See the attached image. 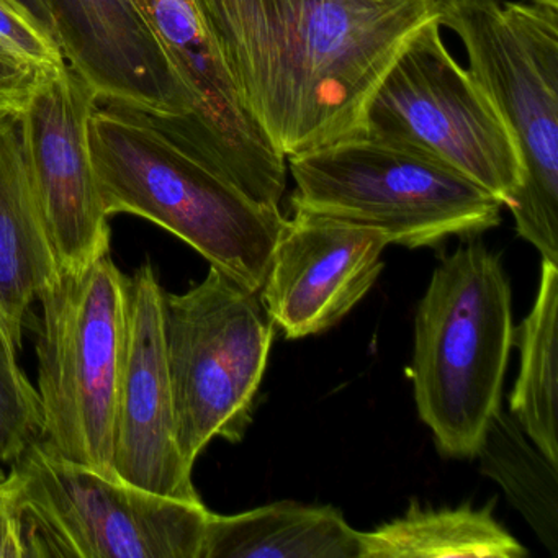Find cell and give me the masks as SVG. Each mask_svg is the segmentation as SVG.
I'll return each mask as SVG.
<instances>
[{"label":"cell","instance_id":"6da1fadb","mask_svg":"<svg viewBox=\"0 0 558 558\" xmlns=\"http://www.w3.org/2000/svg\"><path fill=\"white\" fill-rule=\"evenodd\" d=\"M246 109L283 156L361 135L380 81L447 0H195Z\"/></svg>","mask_w":558,"mask_h":558},{"label":"cell","instance_id":"7a4b0ae2","mask_svg":"<svg viewBox=\"0 0 558 558\" xmlns=\"http://www.w3.org/2000/svg\"><path fill=\"white\" fill-rule=\"evenodd\" d=\"M89 146L109 217L153 221L260 292L287 218L225 174L185 116L109 104L90 119Z\"/></svg>","mask_w":558,"mask_h":558},{"label":"cell","instance_id":"3957f363","mask_svg":"<svg viewBox=\"0 0 558 558\" xmlns=\"http://www.w3.org/2000/svg\"><path fill=\"white\" fill-rule=\"evenodd\" d=\"M512 345L511 286L501 259L483 243L460 246L434 270L414 319V400L444 456L476 457L501 410Z\"/></svg>","mask_w":558,"mask_h":558},{"label":"cell","instance_id":"277c9868","mask_svg":"<svg viewBox=\"0 0 558 558\" xmlns=\"http://www.w3.org/2000/svg\"><path fill=\"white\" fill-rule=\"evenodd\" d=\"M439 25L459 35L470 74L518 145L524 181L508 207L515 231L558 266V9L447 0Z\"/></svg>","mask_w":558,"mask_h":558},{"label":"cell","instance_id":"5b68a950","mask_svg":"<svg viewBox=\"0 0 558 558\" xmlns=\"http://www.w3.org/2000/svg\"><path fill=\"white\" fill-rule=\"evenodd\" d=\"M287 169L293 210L380 231L410 250L478 236L501 221V202L465 175L365 133L289 156Z\"/></svg>","mask_w":558,"mask_h":558},{"label":"cell","instance_id":"8992f818","mask_svg":"<svg viewBox=\"0 0 558 558\" xmlns=\"http://www.w3.org/2000/svg\"><path fill=\"white\" fill-rule=\"evenodd\" d=\"M129 276L110 253L58 272L38 296L41 436L60 456L117 476L112 424L125 341Z\"/></svg>","mask_w":558,"mask_h":558},{"label":"cell","instance_id":"52a82bcc","mask_svg":"<svg viewBox=\"0 0 558 558\" xmlns=\"http://www.w3.org/2000/svg\"><path fill=\"white\" fill-rule=\"evenodd\" d=\"M162 316L179 447L194 466L215 437L240 442L246 434L274 322L260 292L214 266L187 292H165Z\"/></svg>","mask_w":558,"mask_h":558},{"label":"cell","instance_id":"ba28073f","mask_svg":"<svg viewBox=\"0 0 558 558\" xmlns=\"http://www.w3.org/2000/svg\"><path fill=\"white\" fill-rule=\"evenodd\" d=\"M37 558H202L210 511L73 462L38 439L11 463Z\"/></svg>","mask_w":558,"mask_h":558},{"label":"cell","instance_id":"9c48e42d","mask_svg":"<svg viewBox=\"0 0 558 558\" xmlns=\"http://www.w3.org/2000/svg\"><path fill=\"white\" fill-rule=\"evenodd\" d=\"M365 135L465 175L509 207L524 181L514 136L485 90L447 51L439 21L398 54L365 112Z\"/></svg>","mask_w":558,"mask_h":558},{"label":"cell","instance_id":"30bf717a","mask_svg":"<svg viewBox=\"0 0 558 558\" xmlns=\"http://www.w3.org/2000/svg\"><path fill=\"white\" fill-rule=\"evenodd\" d=\"M97 100L66 63L41 83L22 112L32 187L60 272L81 270L110 253V217L89 146Z\"/></svg>","mask_w":558,"mask_h":558},{"label":"cell","instance_id":"8fae6325","mask_svg":"<svg viewBox=\"0 0 558 558\" xmlns=\"http://www.w3.org/2000/svg\"><path fill=\"white\" fill-rule=\"evenodd\" d=\"M165 289L151 264L129 277L125 341L112 424L113 472L156 495L201 502L182 456L166 355Z\"/></svg>","mask_w":558,"mask_h":558},{"label":"cell","instance_id":"7c38bea8","mask_svg":"<svg viewBox=\"0 0 558 558\" xmlns=\"http://www.w3.org/2000/svg\"><path fill=\"white\" fill-rule=\"evenodd\" d=\"M388 244L380 231L293 210L260 289L274 325L289 339L338 325L374 287Z\"/></svg>","mask_w":558,"mask_h":558},{"label":"cell","instance_id":"4fadbf2b","mask_svg":"<svg viewBox=\"0 0 558 558\" xmlns=\"http://www.w3.org/2000/svg\"><path fill=\"white\" fill-rule=\"evenodd\" d=\"M66 63L97 99L162 116L194 100L140 0H47Z\"/></svg>","mask_w":558,"mask_h":558},{"label":"cell","instance_id":"5bb4252c","mask_svg":"<svg viewBox=\"0 0 558 558\" xmlns=\"http://www.w3.org/2000/svg\"><path fill=\"white\" fill-rule=\"evenodd\" d=\"M58 272L32 187L22 113L0 117V322L19 351L28 313Z\"/></svg>","mask_w":558,"mask_h":558},{"label":"cell","instance_id":"9a60e30c","mask_svg":"<svg viewBox=\"0 0 558 558\" xmlns=\"http://www.w3.org/2000/svg\"><path fill=\"white\" fill-rule=\"evenodd\" d=\"M202 558H361V531L332 506L280 501L211 514Z\"/></svg>","mask_w":558,"mask_h":558},{"label":"cell","instance_id":"2e32d148","mask_svg":"<svg viewBox=\"0 0 558 558\" xmlns=\"http://www.w3.org/2000/svg\"><path fill=\"white\" fill-rule=\"evenodd\" d=\"M527 550L485 508H421L361 532V558H524Z\"/></svg>","mask_w":558,"mask_h":558},{"label":"cell","instance_id":"e0dca14e","mask_svg":"<svg viewBox=\"0 0 558 558\" xmlns=\"http://www.w3.org/2000/svg\"><path fill=\"white\" fill-rule=\"evenodd\" d=\"M557 313L558 266L542 260L534 308L514 331L521 368L509 408L525 436L555 465H558Z\"/></svg>","mask_w":558,"mask_h":558},{"label":"cell","instance_id":"ac0fdd59","mask_svg":"<svg viewBox=\"0 0 558 558\" xmlns=\"http://www.w3.org/2000/svg\"><path fill=\"white\" fill-rule=\"evenodd\" d=\"M476 457L482 460V473L501 485L514 508L557 557L558 465L527 442L518 421L501 410L489 421Z\"/></svg>","mask_w":558,"mask_h":558},{"label":"cell","instance_id":"d6986e66","mask_svg":"<svg viewBox=\"0 0 558 558\" xmlns=\"http://www.w3.org/2000/svg\"><path fill=\"white\" fill-rule=\"evenodd\" d=\"M41 436L40 401L19 364V349L0 322V465L12 463Z\"/></svg>","mask_w":558,"mask_h":558},{"label":"cell","instance_id":"ffe728a7","mask_svg":"<svg viewBox=\"0 0 558 558\" xmlns=\"http://www.w3.org/2000/svg\"><path fill=\"white\" fill-rule=\"evenodd\" d=\"M0 50L47 73H57L66 66L57 41L8 0H0Z\"/></svg>","mask_w":558,"mask_h":558},{"label":"cell","instance_id":"44dd1931","mask_svg":"<svg viewBox=\"0 0 558 558\" xmlns=\"http://www.w3.org/2000/svg\"><path fill=\"white\" fill-rule=\"evenodd\" d=\"M0 558H35L31 518L11 472L0 480Z\"/></svg>","mask_w":558,"mask_h":558},{"label":"cell","instance_id":"7402d4cb","mask_svg":"<svg viewBox=\"0 0 558 558\" xmlns=\"http://www.w3.org/2000/svg\"><path fill=\"white\" fill-rule=\"evenodd\" d=\"M50 74L0 50V117L24 112L35 90Z\"/></svg>","mask_w":558,"mask_h":558},{"label":"cell","instance_id":"603a6c76","mask_svg":"<svg viewBox=\"0 0 558 558\" xmlns=\"http://www.w3.org/2000/svg\"><path fill=\"white\" fill-rule=\"evenodd\" d=\"M9 4L24 12L31 17L41 31L47 32L54 41H57V32H54L53 17H51L50 8L47 0H8Z\"/></svg>","mask_w":558,"mask_h":558},{"label":"cell","instance_id":"cb8c5ba5","mask_svg":"<svg viewBox=\"0 0 558 558\" xmlns=\"http://www.w3.org/2000/svg\"><path fill=\"white\" fill-rule=\"evenodd\" d=\"M535 4L548 5V8L558 9V0H531Z\"/></svg>","mask_w":558,"mask_h":558},{"label":"cell","instance_id":"d4e9b609","mask_svg":"<svg viewBox=\"0 0 558 558\" xmlns=\"http://www.w3.org/2000/svg\"><path fill=\"white\" fill-rule=\"evenodd\" d=\"M4 476H5L4 469H2V466H0V480L4 478Z\"/></svg>","mask_w":558,"mask_h":558}]
</instances>
